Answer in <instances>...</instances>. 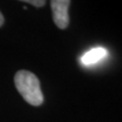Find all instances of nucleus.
<instances>
[{
    "mask_svg": "<svg viewBox=\"0 0 122 122\" xmlns=\"http://www.w3.org/2000/svg\"><path fill=\"white\" fill-rule=\"evenodd\" d=\"M14 85L18 93L26 103L32 106H40L44 102L40 81L30 71L20 70L14 75Z\"/></svg>",
    "mask_w": 122,
    "mask_h": 122,
    "instance_id": "f257e3e1",
    "label": "nucleus"
},
{
    "mask_svg": "<svg viewBox=\"0 0 122 122\" xmlns=\"http://www.w3.org/2000/svg\"><path fill=\"white\" fill-rule=\"evenodd\" d=\"M70 3L71 2L69 0H52L51 1L53 20L60 30L66 29L69 25L68 9H69Z\"/></svg>",
    "mask_w": 122,
    "mask_h": 122,
    "instance_id": "f03ea898",
    "label": "nucleus"
},
{
    "mask_svg": "<svg viewBox=\"0 0 122 122\" xmlns=\"http://www.w3.org/2000/svg\"><path fill=\"white\" fill-rule=\"evenodd\" d=\"M107 54V51L102 47H97L90 50L89 52L85 53L81 57V62L85 65H92L94 63L99 62L100 60H102Z\"/></svg>",
    "mask_w": 122,
    "mask_h": 122,
    "instance_id": "7ed1b4c3",
    "label": "nucleus"
},
{
    "mask_svg": "<svg viewBox=\"0 0 122 122\" xmlns=\"http://www.w3.org/2000/svg\"><path fill=\"white\" fill-rule=\"evenodd\" d=\"M22 2L28 3V4H32L36 7H42L46 4V1H44V0H25Z\"/></svg>",
    "mask_w": 122,
    "mask_h": 122,
    "instance_id": "20e7f679",
    "label": "nucleus"
},
{
    "mask_svg": "<svg viewBox=\"0 0 122 122\" xmlns=\"http://www.w3.org/2000/svg\"><path fill=\"white\" fill-rule=\"evenodd\" d=\"M3 24H4V17H3L2 13L0 12V26H2Z\"/></svg>",
    "mask_w": 122,
    "mask_h": 122,
    "instance_id": "39448f33",
    "label": "nucleus"
}]
</instances>
